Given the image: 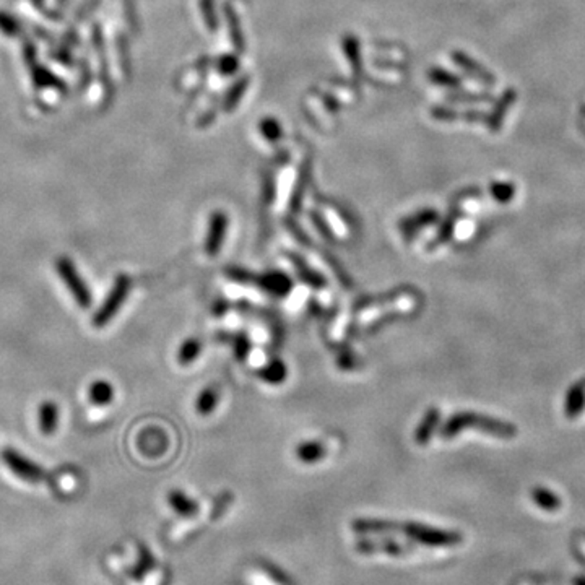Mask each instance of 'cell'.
<instances>
[{"label": "cell", "instance_id": "obj_31", "mask_svg": "<svg viewBox=\"0 0 585 585\" xmlns=\"http://www.w3.org/2000/svg\"><path fill=\"white\" fill-rule=\"evenodd\" d=\"M575 585H585V577L575 579Z\"/></svg>", "mask_w": 585, "mask_h": 585}, {"label": "cell", "instance_id": "obj_27", "mask_svg": "<svg viewBox=\"0 0 585 585\" xmlns=\"http://www.w3.org/2000/svg\"><path fill=\"white\" fill-rule=\"evenodd\" d=\"M244 85H246V80H242L241 83H239V86L236 88V90H234L233 88V91H231V95H229V98L226 100V109H231L233 106H236V102H237V100L239 98L242 96V90H244Z\"/></svg>", "mask_w": 585, "mask_h": 585}, {"label": "cell", "instance_id": "obj_25", "mask_svg": "<svg viewBox=\"0 0 585 585\" xmlns=\"http://www.w3.org/2000/svg\"><path fill=\"white\" fill-rule=\"evenodd\" d=\"M262 130H263V135H265L268 140H276L278 136L281 135L280 125H278V122L273 120V119L263 120L262 122Z\"/></svg>", "mask_w": 585, "mask_h": 585}, {"label": "cell", "instance_id": "obj_26", "mask_svg": "<svg viewBox=\"0 0 585 585\" xmlns=\"http://www.w3.org/2000/svg\"><path fill=\"white\" fill-rule=\"evenodd\" d=\"M431 75H432L434 81L442 83V85H458L457 78H453L452 75H448V73L442 72V70H432Z\"/></svg>", "mask_w": 585, "mask_h": 585}, {"label": "cell", "instance_id": "obj_22", "mask_svg": "<svg viewBox=\"0 0 585 585\" xmlns=\"http://www.w3.org/2000/svg\"><path fill=\"white\" fill-rule=\"evenodd\" d=\"M514 192H515V189L512 184L496 182L491 185V194L497 202H502V203L509 202V200H512V197H514Z\"/></svg>", "mask_w": 585, "mask_h": 585}, {"label": "cell", "instance_id": "obj_15", "mask_svg": "<svg viewBox=\"0 0 585 585\" xmlns=\"http://www.w3.org/2000/svg\"><path fill=\"white\" fill-rule=\"evenodd\" d=\"M325 453H327L325 446H324V444L317 442V441L302 442L296 447V457L304 463L319 462L320 458L325 457Z\"/></svg>", "mask_w": 585, "mask_h": 585}, {"label": "cell", "instance_id": "obj_6", "mask_svg": "<svg viewBox=\"0 0 585 585\" xmlns=\"http://www.w3.org/2000/svg\"><path fill=\"white\" fill-rule=\"evenodd\" d=\"M228 229V217L223 212H214L210 218V226L207 241H205V252L208 256H217L223 246L224 236Z\"/></svg>", "mask_w": 585, "mask_h": 585}, {"label": "cell", "instance_id": "obj_28", "mask_svg": "<svg viewBox=\"0 0 585 585\" xmlns=\"http://www.w3.org/2000/svg\"><path fill=\"white\" fill-rule=\"evenodd\" d=\"M221 63L223 65L219 67L221 68V70L224 72V73H233V72H236V68H237V61L234 57H224L223 61H221Z\"/></svg>", "mask_w": 585, "mask_h": 585}, {"label": "cell", "instance_id": "obj_12", "mask_svg": "<svg viewBox=\"0 0 585 585\" xmlns=\"http://www.w3.org/2000/svg\"><path fill=\"white\" fill-rule=\"evenodd\" d=\"M39 429H41L42 434H52L56 431L57 423H58V408L54 402H42L41 407H39Z\"/></svg>", "mask_w": 585, "mask_h": 585}, {"label": "cell", "instance_id": "obj_7", "mask_svg": "<svg viewBox=\"0 0 585 585\" xmlns=\"http://www.w3.org/2000/svg\"><path fill=\"white\" fill-rule=\"evenodd\" d=\"M356 549H358L359 553H366V554L387 553V554H392V556L405 554L408 551V548H405L402 543H398V541H395V540H389V538H384V540H361V541H358V543H356Z\"/></svg>", "mask_w": 585, "mask_h": 585}, {"label": "cell", "instance_id": "obj_3", "mask_svg": "<svg viewBox=\"0 0 585 585\" xmlns=\"http://www.w3.org/2000/svg\"><path fill=\"white\" fill-rule=\"evenodd\" d=\"M130 285V278L127 275H119L116 278L114 286H112L109 295H107L104 302H102L95 317H93V324H95V327L101 329V327H104L107 322L117 314V311L120 309L127 295H129Z\"/></svg>", "mask_w": 585, "mask_h": 585}, {"label": "cell", "instance_id": "obj_19", "mask_svg": "<svg viewBox=\"0 0 585 585\" xmlns=\"http://www.w3.org/2000/svg\"><path fill=\"white\" fill-rule=\"evenodd\" d=\"M437 214L431 212V210H424V212L414 214V217L408 218L407 221L402 223V229H405L407 233H412L414 229H419L421 226H426V224H431L436 221Z\"/></svg>", "mask_w": 585, "mask_h": 585}, {"label": "cell", "instance_id": "obj_30", "mask_svg": "<svg viewBox=\"0 0 585 585\" xmlns=\"http://www.w3.org/2000/svg\"><path fill=\"white\" fill-rule=\"evenodd\" d=\"M312 218H314V219H315V226L320 229V231H322V234H324V236H325V237H329V239H332V231H330V229H329V226H327V224H324V221H322V219H320L319 217H317V214H315V213H314V214H312Z\"/></svg>", "mask_w": 585, "mask_h": 585}, {"label": "cell", "instance_id": "obj_20", "mask_svg": "<svg viewBox=\"0 0 585 585\" xmlns=\"http://www.w3.org/2000/svg\"><path fill=\"white\" fill-rule=\"evenodd\" d=\"M218 405V392L213 387H207L197 398V412L200 414L212 413Z\"/></svg>", "mask_w": 585, "mask_h": 585}, {"label": "cell", "instance_id": "obj_4", "mask_svg": "<svg viewBox=\"0 0 585 585\" xmlns=\"http://www.w3.org/2000/svg\"><path fill=\"white\" fill-rule=\"evenodd\" d=\"M56 267H57V273L58 276L62 278V281L65 283V286L68 288V291L72 292L73 299L77 301L78 306L81 307H88L91 304V292L88 290L86 283L83 281V278L80 276V273L73 265V262L70 258L62 256L57 258L56 262Z\"/></svg>", "mask_w": 585, "mask_h": 585}, {"label": "cell", "instance_id": "obj_13", "mask_svg": "<svg viewBox=\"0 0 585 585\" xmlns=\"http://www.w3.org/2000/svg\"><path fill=\"white\" fill-rule=\"evenodd\" d=\"M168 502L179 515H184V517L194 515L195 512L198 510L197 502H195L194 499H190L184 491H179V490H173L168 492Z\"/></svg>", "mask_w": 585, "mask_h": 585}, {"label": "cell", "instance_id": "obj_21", "mask_svg": "<svg viewBox=\"0 0 585 585\" xmlns=\"http://www.w3.org/2000/svg\"><path fill=\"white\" fill-rule=\"evenodd\" d=\"M286 374H288V369H286V366L281 363V361H273V363L268 364L267 368L260 373L262 379H265L272 384L283 382V380H285V377H286Z\"/></svg>", "mask_w": 585, "mask_h": 585}, {"label": "cell", "instance_id": "obj_29", "mask_svg": "<svg viewBox=\"0 0 585 585\" xmlns=\"http://www.w3.org/2000/svg\"><path fill=\"white\" fill-rule=\"evenodd\" d=\"M207 3H208V8H207V5L203 3V12H205V18H207V23H208V26H210V29H214L217 28V22H214V17H213V10H212V2H210V0H207Z\"/></svg>", "mask_w": 585, "mask_h": 585}, {"label": "cell", "instance_id": "obj_23", "mask_svg": "<svg viewBox=\"0 0 585 585\" xmlns=\"http://www.w3.org/2000/svg\"><path fill=\"white\" fill-rule=\"evenodd\" d=\"M292 263H295L296 265V268H297V272L301 273V276L304 278V280L307 281V283H311L312 286H315V288H320L322 285H324V280H322V278L319 276V275H315L314 272H311L309 268H307L304 263L302 262H299V258H296V257H292Z\"/></svg>", "mask_w": 585, "mask_h": 585}, {"label": "cell", "instance_id": "obj_11", "mask_svg": "<svg viewBox=\"0 0 585 585\" xmlns=\"http://www.w3.org/2000/svg\"><path fill=\"white\" fill-rule=\"evenodd\" d=\"M439 419H441V413H439L437 408H429L426 414H424L421 423L418 424L416 432H414V441H416L419 446H424L428 444L429 439L432 437L434 431H436Z\"/></svg>", "mask_w": 585, "mask_h": 585}, {"label": "cell", "instance_id": "obj_8", "mask_svg": "<svg viewBox=\"0 0 585 585\" xmlns=\"http://www.w3.org/2000/svg\"><path fill=\"white\" fill-rule=\"evenodd\" d=\"M585 408V379L572 384L566 393L564 413L569 419H575Z\"/></svg>", "mask_w": 585, "mask_h": 585}, {"label": "cell", "instance_id": "obj_18", "mask_svg": "<svg viewBox=\"0 0 585 585\" xmlns=\"http://www.w3.org/2000/svg\"><path fill=\"white\" fill-rule=\"evenodd\" d=\"M452 57H453V61H457L458 63H460L462 68H465L467 72H470L471 75L476 78V80H481L485 83H492V78H491L490 73H488L486 70H483V68L478 65V63L473 62L471 58H468L467 56H463V54H460V52H455Z\"/></svg>", "mask_w": 585, "mask_h": 585}, {"label": "cell", "instance_id": "obj_17", "mask_svg": "<svg viewBox=\"0 0 585 585\" xmlns=\"http://www.w3.org/2000/svg\"><path fill=\"white\" fill-rule=\"evenodd\" d=\"M200 351H202V343L197 338L185 340L178 351V361L182 366H187L198 358Z\"/></svg>", "mask_w": 585, "mask_h": 585}, {"label": "cell", "instance_id": "obj_16", "mask_svg": "<svg viewBox=\"0 0 585 585\" xmlns=\"http://www.w3.org/2000/svg\"><path fill=\"white\" fill-rule=\"evenodd\" d=\"M114 398V389L106 380H96L90 387V400L96 405H107Z\"/></svg>", "mask_w": 585, "mask_h": 585}, {"label": "cell", "instance_id": "obj_14", "mask_svg": "<svg viewBox=\"0 0 585 585\" xmlns=\"http://www.w3.org/2000/svg\"><path fill=\"white\" fill-rule=\"evenodd\" d=\"M531 499L536 506L540 507V509H543L546 512H556L561 509V497L556 496L553 491L548 490V488H535V490H531Z\"/></svg>", "mask_w": 585, "mask_h": 585}, {"label": "cell", "instance_id": "obj_1", "mask_svg": "<svg viewBox=\"0 0 585 585\" xmlns=\"http://www.w3.org/2000/svg\"><path fill=\"white\" fill-rule=\"evenodd\" d=\"M470 428H475L476 431L486 432L490 434V436H496L501 439H510L517 436L515 424L509 421H502V419L490 418L486 416V414H480L475 412H460L452 414V416L442 424L439 432H441L442 437L451 439Z\"/></svg>", "mask_w": 585, "mask_h": 585}, {"label": "cell", "instance_id": "obj_5", "mask_svg": "<svg viewBox=\"0 0 585 585\" xmlns=\"http://www.w3.org/2000/svg\"><path fill=\"white\" fill-rule=\"evenodd\" d=\"M2 460L15 475L28 483H39L47 476L42 467H39L38 463L29 460L28 457L22 455V453L13 451V448H5V451H2Z\"/></svg>", "mask_w": 585, "mask_h": 585}, {"label": "cell", "instance_id": "obj_10", "mask_svg": "<svg viewBox=\"0 0 585 585\" xmlns=\"http://www.w3.org/2000/svg\"><path fill=\"white\" fill-rule=\"evenodd\" d=\"M260 286L263 290L270 291L272 295H276V296H285L288 292L291 291V286L292 283L290 278H288L285 273L281 272H272V273H267V275L260 276Z\"/></svg>", "mask_w": 585, "mask_h": 585}, {"label": "cell", "instance_id": "obj_9", "mask_svg": "<svg viewBox=\"0 0 585 585\" xmlns=\"http://www.w3.org/2000/svg\"><path fill=\"white\" fill-rule=\"evenodd\" d=\"M354 531L358 533H387V531L400 530V524L382 519H356L351 522Z\"/></svg>", "mask_w": 585, "mask_h": 585}, {"label": "cell", "instance_id": "obj_24", "mask_svg": "<svg viewBox=\"0 0 585 585\" xmlns=\"http://www.w3.org/2000/svg\"><path fill=\"white\" fill-rule=\"evenodd\" d=\"M226 15H228V22H229V29H231V36H233V42L236 44L239 51H242L244 44H242V34H241V29H239V22L236 18V15L231 12V8L226 7Z\"/></svg>", "mask_w": 585, "mask_h": 585}, {"label": "cell", "instance_id": "obj_2", "mask_svg": "<svg viewBox=\"0 0 585 585\" xmlns=\"http://www.w3.org/2000/svg\"><path fill=\"white\" fill-rule=\"evenodd\" d=\"M400 530L403 531V535H407L408 538L416 541V543L431 546V548H452V546H457L463 541L460 531L442 530L431 525L416 524V522L400 524Z\"/></svg>", "mask_w": 585, "mask_h": 585}]
</instances>
